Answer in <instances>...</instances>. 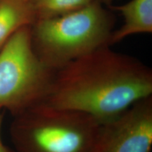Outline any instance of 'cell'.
<instances>
[{
	"mask_svg": "<svg viewBox=\"0 0 152 152\" xmlns=\"http://www.w3.org/2000/svg\"><path fill=\"white\" fill-rule=\"evenodd\" d=\"M105 46L55 71L45 103L87 114L101 123L152 96V71Z\"/></svg>",
	"mask_w": 152,
	"mask_h": 152,
	"instance_id": "1",
	"label": "cell"
},
{
	"mask_svg": "<svg viewBox=\"0 0 152 152\" xmlns=\"http://www.w3.org/2000/svg\"><path fill=\"white\" fill-rule=\"evenodd\" d=\"M115 18L94 1L86 7L52 18L39 19L30 26L35 52L54 71L94 51L110 45Z\"/></svg>",
	"mask_w": 152,
	"mask_h": 152,
	"instance_id": "2",
	"label": "cell"
},
{
	"mask_svg": "<svg viewBox=\"0 0 152 152\" xmlns=\"http://www.w3.org/2000/svg\"><path fill=\"white\" fill-rule=\"evenodd\" d=\"M100 124L42 102L14 116L10 137L15 152H90Z\"/></svg>",
	"mask_w": 152,
	"mask_h": 152,
	"instance_id": "3",
	"label": "cell"
},
{
	"mask_svg": "<svg viewBox=\"0 0 152 152\" xmlns=\"http://www.w3.org/2000/svg\"><path fill=\"white\" fill-rule=\"evenodd\" d=\"M30 26L19 29L0 49V110L13 116L45 102L56 71L35 52Z\"/></svg>",
	"mask_w": 152,
	"mask_h": 152,
	"instance_id": "4",
	"label": "cell"
},
{
	"mask_svg": "<svg viewBox=\"0 0 152 152\" xmlns=\"http://www.w3.org/2000/svg\"><path fill=\"white\" fill-rule=\"evenodd\" d=\"M152 96L102 123L90 152H151Z\"/></svg>",
	"mask_w": 152,
	"mask_h": 152,
	"instance_id": "5",
	"label": "cell"
},
{
	"mask_svg": "<svg viewBox=\"0 0 152 152\" xmlns=\"http://www.w3.org/2000/svg\"><path fill=\"white\" fill-rule=\"evenodd\" d=\"M109 7L121 13L124 19L122 26L112 33L111 46L130 35L152 33V0H130L124 4Z\"/></svg>",
	"mask_w": 152,
	"mask_h": 152,
	"instance_id": "6",
	"label": "cell"
},
{
	"mask_svg": "<svg viewBox=\"0 0 152 152\" xmlns=\"http://www.w3.org/2000/svg\"><path fill=\"white\" fill-rule=\"evenodd\" d=\"M36 20L31 0H0V49L13 34Z\"/></svg>",
	"mask_w": 152,
	"mask_h": 152,
	"instance_id": "7",
	"label": "cell"
},
{
	"mask_svg": "<svg viewBox=\"0 0 152 152\" xmlns=\"http://www.w3.org/2000/svg\"><path fill=\"white\" fill-rule=\"evenodd\" d=\"M94 0H31L37 20L78 10Z\"/></svg>",
	"mask_w": 152,
	"mask_h": 152,
	"instance_id": "8",
	"label": "cell"
},
{
	"mask_svg": "<svg viewBox=\"0 0 152 152\" xmlns=\"http://www.w3.org/2000/svg\"><path fill=\"white\" fill-rule=\"evenodd\" d=\"M4 111H3V110H0V152H15L14 150L11 149V148L7 147V146L4 143L2 140L1 133H2L4 117Z\"/></svg>",
	"mask_w": 152,
	"mask_h": 152,
	"instance_id": "9",
	"label": "cell"
},
{
	"mask_svg": "<svg viewBox=\"0 0 152 152\" xmlns=\"http://www.w3.org/2000/svg\"><path fill=\"white\" fill-rule=\"evenodd\" d=\"M94 1H97V2L100 3L102 5H106V6H108V7H109V6L111 5L112 2L113 1V0H94Z\"/></svg>",
	"mask_w": 152,
	"mask_h": 152,
	"instance_id": "10",
	"label": "cell"
}]
</instances>
